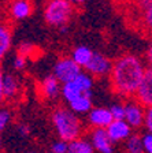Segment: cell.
Masks as SVG:
<instances>
[{
	"label": "cell",
	"mask_w": 152,
	"mask_h": 153,
	"mask_svg": "<svg viewBox=\"0 0 152 153\" xmlns=\"http://www.w3.org/2000/svg\"><path fill=\"white\" fill-rule=\"evenodd\" d=\"M147 71V63L133 53H124L112 60L108 75L110 88L115 96L125 100L134 99Z\"/></svg>",
	"instance_id": "1"
},
{
	"label": "cell",
	"mask_w": 152,
	"mask_h": 153,
	"mask_svg": "<svg viewBox=\"0 0 152 153\" xmlns=\"http://www.w3.org/2000/svg\"><path fill=\"white\" fill-rule=\"evenodd\" d=\"M51 120L59 140L71 142L82 137L84 124L77 114H74L67 105H59L52 111Z\"/></svg>",
	"instance_id": "2"
},
{
	"label": "cell",
	"mask_w": 152,
	"mask_h": 153,
	"mask_svg": "<svg viewBox=\"0 0 152 153\" xmlns=\"http://www.w3.org/2000/svg\"><path fill=\"white\" fill-rule=\"evenodd\" d=\"M43 15L44 21L52 27L69 26L74 15V4L70 0H47Z\"/></svg>",
	"instance_id": "3"
},
{
	"label": "cell",
	"mask_w": 152,
	"mask_h": 153,
	"mask_svg": "<svg viewBox=\"0 0 152 153\" xmlns=\"http://www.w3.org/2000/svg\"><path fill=\"white\" fill-rule=\"evenodd\" d=\"M82 71V68L76 63L70 56L59 57L56 63L54 64V75L58 78L62 85L67 82H71L79 75V73Z\"/></svg>",
	"instance_id": "4"
},
{
	"label": "cell",
	"mask_w": 152,
	"mask_h": 153,
	"mask_svg": "<svg viewBox=\"0 0 152 153\" xmlns=\"http://www.w3.org/2000/svg\"><path fill=\"white\" fill-rule=\"evenodd\" d=\"M147 108L141 105L136 99H130L125 102V120L132 128H140L145 122Z\"/></svg>",
	"instance_id": "5"
},
{
	"label": "cell",
	"mask_w": 152,
	"mask_h": 153,
	"mask_svg": "<svg viewBox=\"0 0 152 153\" xmlns=\"http://www.w3.org/2000/svg\"><path fill=\"white\" fill-rule=\"evenodd\" d=\"M111 68H112V60H110L103 53L95 52L92 60L86 66L85 71L91 74L93 78H103V76L110 75Z\"/></svg>",
	"instance_id": "6"
},
{
	"label": "cell",
	"mask_w": 152,
	"mask_h": 153,
	"mask_svg": "<svg viewBox=\"0 0 152 153\" xmlns=\"http://www.w3.org/2000/svg\"><path fill=\"white\" fill-rule=\"evenodd\" d=\"M6 11L11 21H23L33 14V3L32 0H8Z\"/></svg>",
	"instance_id": "7"
},
{
	"label": "cell",
	"mask_w": 152,
	"mask_h": 153,
	"mask_svg": "<svg viewBox=\"0 0 152 153\" xmlns=\"http://www.w3.org/2000/svg\"><path fill=\"white\" fill-rule=\"evenodd\" d=\"M89 140L92 142L95 150H97L99 153L114 152V142L108 137L107 128H91Z\"/></svg>",
	"instance_id": "8"
},
{
	"label": "cell",
	"mask_w": 152,
	"mask_h": 153,
	"mask_svg": "<svg viewBox=\"0 0 152 153\" xmlns=\"http://www.w3.org/2000/svg\"><path fill=\"white\" fill-rule=\"evenodd\" d=\"M112 120H114L110 108L106 107L92 108L88 114V123L92 128H107Z\"/></svg>",
	"instance_id": "9"
},
{
	"label": "cell",
	"mask_w": 152,
	"mask_h": 153,
	"mask_svg": "<svg viewBox=\"0 0 152 153\" xmlns=\"http://www.w3.org/2000/svg\"><path fill=\"white\" fill-rule=\"evenodd\" d=\"M134 99L145 108L152 107V67H147L145 75L141 81V85H140Z\"/></svg>",
	"instance_id": "10"
},
{
	"label": "cell",
	"mask_w": 152,
	"mask_h": 153,
	"mask_svg": "<svg viewBox=\"0 0 152 153\" xmlns=\"http://www.w3.org/2000/svg\"><path fill=\"white\" fill-rule=\"evenodd\" d=\"M60 90H62V83L58 81V78L54 74L47 75L38 83V93L44 100L56 99L58 96H60Z\"/></svg>",
	"instance_id": "11"
},
{
	"label": "cell",
	"mask_w": 152,
	"mask_h": 153,
	"mask_svg": "<svg viewBox=\"0 0 152 153\" xmlns=\"http://www.w3.org/2000/svg\"><path fill=\"white\" fill-rule=\"evenodd\" d=\"M108 137L111 138L112 142H122L126 141L127 138L132 135V127L125 119H118V120H112L111 124L107 127Z\"/></svg>",
	"instance_id": "12"
},
{
	"label": "cell",
	"mask_w": 152,
	"mask_h": 153,
	"mask_svg": "<svg viewBox=\"0 0 152 153\" xmlns=\"http://www.w3.org/2000/svg\"><path fill=\"white\" fill-rule=\"evenodd\" d=\"M21 81L14 74H4L3 79V92H4V101L15 100L21 93Z\"/></svg>",
	"instance_id": "13"
},
{
	"label": "cell",
	"mask_w": 152,
	"mask_h": 153,
	"mask_svg": "<svg viewBox=\"0 0 152 153\" xmlns=\"http://www.w3.org/2000/svg\"><path fill=\"white\" fill-rule=\"evenodd\" d=\"M13 45V30L6 21H0V63L11 49Z\"/></svg>",
	"instance_id": "14"
},
{
	"label": "cell",
	"mask_w": 152,
	"mask_h": 153,
	"mask_svg": "<svg viewBox=\"0 0 152 153\" xmlns=\"http://www.w3.org/2000/svg\"><path fill=\"white\" fill-rule=\"evenodd\" d=\"M85 93H92V92H85L82 90V88L76 82V81H71V82H67L62 85V90H60V97L66 104L71 102L73 100L81 97Z\"/></svg>",
	"instance_id": "15"
},
{
	"label": "cell",
	"mask_w": 152,
	"mask_h": 153,
	"mask_svg": "<svg viewBox=\"0 0 152 153\" xmlns=\"http://www.w3.org/2000/svg\"><path fill=\"white\" fill-rule=\"evenodd\" d=\"M71 111L77 115H85V114H89L91 109L93 108V104H92V93H85L82 94L81 97L78 99L73 100L71 102L67 104Z\"/></svg>",
	"instance_id": "16"
},
{
	"label": "cell",
	"mask_w": 152,
	"mask_h": 153,
	"mask_svg": "<svg viewBox=\"0 0 152 153\" xmlns=\"http://www.w3.org/2000/svg\"><path fill=\"white\" fill-rule=\"evenodd\" d=\"M93 53H95V52L89 47H86V45H78V47L73 48V51L70 53V57H71L81 68H86L89 62L92 60Z\"/></svg>",
	"instance_id": "17"
},
{
	"label": "cell",
	"mask_w": 152,
	"mask_h": 153,
	"mask_svg": "<svg viewBox=\"0 0 152 153\" xmlns=\"http://www.w3.org/2000/svg\"><path fill=\"white\" fill-rule=\"evenodd\" d=\"M95 148H93L91 140L85 137H79L77 140L69 142V150L67 153H95Z\"/></svg>",
	"instance_id": "18"
},
{
	"label": "cell",
	"mask_w": 152,
	"mask_h": 153,
	"mask_svg": "<svg viewBox=\"0 0 152 153\" xmlns=\"http://www.w3.org/2000/svg\"><path fill=\"white\" fill-rule=\"evenodd\" d=\"M125 146H126L127 153H145L143 145V135L137 133H133L125 141Z\"/></svg>",
	"instance_id": "19"
},
{
	"label": "cell",
	"mask_w": 152,
	"mask_h": 153,
	"mask_svg": "<svg viewBox=\"0 0 152 153\" xmlns=\"http://www.w3.org/2000/svg\"><path fill=\"white\" fill-rule=\"evenodd\" d=\"M13 109L7 105H0V133L4 131L13 122Z\"/></svg>",
	"instance_id": "20"
},
{
	"label": "cell",
	"mask_w": 152,
	"mask_h": 153,
	"mask_svg": "<svg viewBox=\"0 0 152 153\" xmlns=\"http://www.w3.org/2000/svg\"><path fill=\"white\" fill-rule=\"evenodd\" d=\"M74 81H76V82L78 83L81 88H82V90H85V92H92L93 76L91 75L89 73H86V71H81V73H79V75L77 76Z\"/></svg>",
	"instance_id": "21"
},
{
	"label": "cell",
	"mask_w": 152,
	"mask_h": 153,
	"mask_svg": "<svg viewBox=\"0 0 152 153\" xmlns=\"http://www.w3.org/2000/svg\"><path fill=\"white\" fill-rule=\"evenodd\" d=\"M141 23L148 32H152V6L143 10V13H141Z\"/></svg>",
	"instance_id": "22"
},
{
	"label": "cell",
	"mask_w": 152,
	"mask_h": 153,
	"mask_svg": "<svg viewBox=\"0 0 152 153\" xmlns=\"http://www.w3.org/2000/svg\"><path fill=\"white\" fill-rule=\"evenodd\" d=\"M110 111H111V114H112L114 120H118V119H125V104L124 102L112 104L110 107Z\"/></svg>",
	"instance_id": "23"
},
{
	"label": "cell",
	"mask_w": 152,
	"mask_h": 153,
	"mask_svg": "<svg viewBox=\"0 0 152 153\" xmlns=\"http://www.w3.org/2000/svg\"><path fill=\"white\" fill-rule=\"evenodd\" d=\"M26 64H28V57L23 56L21 53H16L15 57L13 60V67L15 71H23L26 68Z\"/></svg>",
	"instance_id": "24"
},
{
	"label": "cell",
	"mask_w": 152,
	"mask_h": 153,
	"mask_svg": "<svg viewBox=\"0 0 152 153\" xmlns=\"http://www.w3.org/2000/svg\"><path fill=\"white\" fill-rule=\"evenodd\" d=\"M34 51H36V47L30 42H22V44L18 47V53L23 55L26 57H32L34 55Z\"/></svg>",
	"instance_id": "25"
},
{
	"label": "cell",
	"mask_w": 152,
	"mask_h": 153,
	"mask_svg": "<svg viewBox=\"0 0 152 153\" xmlns=\"http://www.w3.org/2000/svg\"><path fill=\"white\" fill-rule=\"evenodd\" d=\"M67 150H69V142L62 140L54 142L52 146H51V152L52 153H67Z\"/></svg>",
	"instance_id": "26"
},
{
	"label": "cell",
	"mask_w": 152,
	"mask_h": 153,
	"mask_svg": "<svg viewBox=\"0 0 152 153\" xmlns=\"http://www.w3.org/2000/svg\"><path fill=\"white\" fill-rule=\"evenodd\" d=\"M143 145H144V152L152 153V134L145 133L143 135Z\"/></svg>",
	"instance_id": "27"
},
{
	"label": "cell",
	"mask_w": 152,
	"mask_h": 153,
	"mask_svg": "<svg viewBox=\"0 0 152 153\" xmlns=\"http://www.w3.org/2000/svg\"><path fill=\"white\" fill-rule=\"evenodd\" d=\"M144 127L147 128L148 133L152 134V107L147 108L145 112V122H144Z\"/></svg>",
	"instance_id": "28"
},
{
	"label": "cell",
	"mask_w": 152,
	"mask_h": 153,
	"mask_svg": "<svg viewBox=\"0 0 152 153\" xmlns=\"http://www.w3.org/2000/svg\"><path fill=\"white\" fill-rule=\"evenodd\" d=\"M16 130H18L21 137H28L29 134H30V127H29V124H26V123L18 124V126H16Z\"/></svg>",
	"instance_id": "29"
},
{
	"label": "cell",
	"mask_w": 152,
	"mask_h": 153,
	"mask_svg": "<svg viewBox=\"0 0 152 153\" xmlns=\"http://www.w3.org/2000/svg\"><path fill=\"white\" fill-rule=\"evenodd\" d=\"M145 63L148 67H152V41L145 51Z\"/></svg>",
	"instance_id": "30"
},
{
	"label": "cell",
	"mask_w": 152,
	"mask_h": 153,
	"mask_svg": "<svg viewBox=\"0 0 152 153\" xmlns=\"http://www.w3.org/2000/svg\"><path fill=\"white\" fill-rule=\"evenodd\" d=\"M3 79H4V73L0 67V105L4 101V92H3Z\"/></svg>",
	"instance_id": "31"
},
{
	"label": "cell",
	"mask_w": 152,
	"mask_h": 153,
	"mask_svg": "<svg viewBox=\"0 0 152 153\" xmlns=\"http://www.w3.org/2000/svg\"><path fill=\"white\" fill-rule=\"evenodd\" d=\"M137 3L141 7V10H144V8H148V7L152 6V0H137Z\"/></svg>",
	"instance_id": "32"
},
{
	"label": "cell",
	"mask_w": 152,
	"mask_h": 153,
	"mask_svg": "<svg viewBox=\"0 0 152 153\" xmlns=\"http://www.w3.org/2000/svg\"><path fill=\"white\" fill-rule=\"evenodd\" d=\"M86 1H89V0H71L73 4H84V3H86Z\"/></svg>",
	"instance_id": "33"
},
{
	"label": "cell",
	"mask_w": 152,
	"mask_h": 153,
	"mask_svg": "<svg viewBox=\"0 0 152 153\" xmlns=\"http://www.w3.org/2000/svg\"><path fill=\"white\" fill-rule=\"evenodd\" d=\"M0 150H1V135H0Z\"/></svg>",
	"instance_id": "34"
},
{
	"label": "cell",
	"mask_w": 152,
	"mask_h": 153,
	"mask_svg": "<svg viewBox=\"0 0 152 153\" xmlns=\"http://www.w3.org/2000/svg\"><path fill=\"white\" fill-rule=\"evenodd\" d=\"M124 153H127V152H126V150H125V152H124Z\"/></svg>",
	"instance_id": "35"
},
{
	"label": "cell",
	"mask_w": 152,
	"mask_h": 153,
	"mask_svg": "<svg viewBox=\"0 0 152 153\" xmlns=\"http://www.w3.org/2000/svg\"><path fill=\"white\" fill-rule=\"evenodd\" d=\"M49 153H52V152H49Z\"/></svg>",
	"instance_id": "36"
},
{
	"label": "cell",
	"mask_w": 152,
	"mask_h": 153,
	"mask_svg": "<svg viewBox=\"0 0 152 153\" xmlns=\"http://www.w3.org/2000/svg\"><path fill=\"white\" fill-rule=\"evenodd\" d=\"M70 1H71V0H70Z\"/></svg>",
	"instance_id": "37"
}]
</instances>
